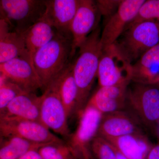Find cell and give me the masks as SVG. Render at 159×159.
<instances>
[{
    "instance_id": "cell-11",
    "label": "cell",
    "mask_w": 159,
    "mask_h": 159,
    "mask_svg": "<svg viewBox=\"0 0 159 159\" xmlns=\"http://www.w3.org/2000/svg\"><path fill=\"white\" fill-rule=\"evenodd\" d=\"M100 16L95 1L80 0L70 27L72 57L89 34L99 27Z\"/></svg>"
},
{
    "instance_id": "cell-13",
    "label": "cell",
    "mask_w": 159,
    "mask_h": 159,
    "mask_svg": "<svg viewBox=\"0 0 159 159\" xmlns=\"http://www.w3.org/2000/svg\"><path fill=\"white\" fill-rule=\"evenodd\" d=\"M140 123L136 117L127 110L103 114L97 135L108 139L142 134Z\"/></svg>"
},
{
    "instance_id": "cell-12",
    "label": "cell",
    "mask_w": 159,
    "mask_h": 159,
    "mask_svg": "<svg viewBox=\"0 0 159 159\" xmlns=\"http://www.w3.org/2000/svg\"><path fill=\"white\" fill-rule=\"evenodd\" d=\"M0 73L23 91L34 93L42 86L29 54L0 64Z\"/></svg>"
},
{
    "instance_id": "cell-19",
    "label": "cell",
    "mask_w": 159,
    "mask_h": 159,
    "mask_svg": "<svg viewBox=\"0 0 159 159\" xmlns=\"http://www.w3.org/2000/svg\"><path fill=\"white\" fill-rule=\"evenodd\" d=\"M56 32L51 24L43 17L22 34L31 61L35 52L51 40Z\"/></svg>"
},
{
    "instance_id": "cell-15",
    "label": "cell",
    "mask_w": 159,
    "mask_h": 159,
    "mask_svg": "<svg viewBox=\"0 0 159 159\" xmlns=\"http://www.w3.org/2000/svg\"><path fill=\"white\" fill-rule=\"evenodd\" d=\"M129 83L99 87L89 99L87 104L102 114L125 110L126 91Z\"/></svg>"
},
{
    "instance_id": "cell-22",
    "label": "cell",
    "mask_w": 159,
    "mask_h": 159,
    "mask_svg": "<svg viewBox=\"0 0 159 159\" xmlns=\"http://www.w3.org/2000/svg\"><path fill=\"white\" fill-rule=\"evenodd\" d=\"M45 145L12 137L0 148V159H19L30 151L38 150Z\"/></svg>"
},
{
    "instance_id": "cell-23",
    "label": "cell",
    "mask_w": 159,
    "mask_h": 159,
    "mask_svg": "<svg viewBox=\"0 0 159 159\" xmlns=\"http://www.w3.org/2000/svg\"><path fill=\"white\" fill-rule=\"evenodd\" d=\"M38 151L43 159H82L64 142L46 144Z\"/></svg>"
},
{
    "instance_id": "cell-33",
    "label": "cell",
    "mask_w": 159,
    "mask_h": 159,
    "mask_svg": "<svg viewBox=\"0 0 159 159\" xmlns=\"http://www.w3.org/2000/svg\"><path fill=\"white\" fill-rule=\"evenodd\" d=\"M0 14L2 15V12H1V9H0ZM2 17H3V16H2ZM0 17L2 18V16H0Z\"/></svg>"
},
{
    "instance_id": "cell-8",
    "label": "cell",
    "mask_w": 159,
    "mask_h": 159,
    "mask_svg": "<svg viewBox=\"0 0 159 159\" xmlns=\"http://www.w3.org/2000/svg\"><path fill=\"white\" fill-rule=\"evenodd\" d=\"M103 114L88 104L77 116V129L70 135L68 144L82 159H90V145L98 133Z\"/></svg>"
},
{
    "instance_id": "cell-3",
    "label": "cell",
    "mask_w": 159,
    "mask_h": 159,
    "mask_svg": "<svg viewBox=\"0 0 159 159\" xmlns=\"http://www.w3.org/2000/svg\"><path fill=\"white\" fill-rule=\"evenodd\" d=\"M130 64L159 44V21L144 20L129 25L114 43Z\"/></svg>"
},
{
    "instance_id": "cell-35",
    "label": "cell",
    "mask_w": 159,
    "mask_h": 159,
    "mask_svg": "<svg viewBox=\"0 0 159 159\" xmlns=\"http://www.w3.org/2000/svg\"><path fill=\"white\" fill-rule=\"evenodd\" d=\"M1 84H1V80H0V85H1Z\"/></svg>"
},
{
    "instance_id": "cell-26",
    "label": "cell",
    "mask_w": 159,
    "mask_h": 159,
    "mask_svg": "<svg viewBox=\"0 0 159 159\" xmlns=\"http://www.w3.org/2000/svg\"><path fill=\"white\" fill-rule=\"evenodd\" d=\"M23 91L15 84L0 85V109L6 108L15 97Z\"/></svg>"
},
{
    "instance_id": "cell-2",
    "label": "cell",
    "mask_w": 159,
    "mask_h": 159,
    "mask_svg": "<svg viewBox=\"0 0 159 159\" xmlns=\"http://www.w3.org/2000/svg\"><path fill=\"white\" fill-rule=\"evenodd\" d=\"M72 50L71 35L56 32L51 40L35 52L32 62L42 89L45 90L71 63Z\"/></svg>"
},
{
    "instance_id": "cell-25",
    "label": "cell",
    "mask_w": 159,
    "mask_h": 159,
    "mask_svg": "<svg viewBox=\"0 0 159 159\" xmlns=\"http://www.w3.org/2000/svg\"><path fill=\"white\" fill-rule=\"evenodd\" d=\"M144 20L159 21V0H145L130 24Z\"/></svg>"
},
{
    "instance_id": "cell-34",
    "label": "cell",
    "mask_w": 159,
    "mask_h": 159,
    "mask_svg": "<svg viewBox=\"0 0 159 159\" xmlns=\"http://www.w3.org/2000/svg\"><path fill=\"white\" fill-rule=\"evenodd\" d=\"M158 131H159V120L158 121Z\"/></svg>"
},
{
    "instance_id": "cell-9",
    "label": "cell",
    "mask_w": 159,
    "mask_h": 159,
    "mask_svg": "<svg viewBox=\"0 0 159 159\" xmlns=\"http://www.w3.org/2000/svg\"><path fill=\"white\" fill-rule=\"evenodd\" d=\"M0 132L40 144L64 142L41 122L12 117H7L0 121Z\"/></svg>"
},
{
    "instance_id": "cell-1",
    "label": "cell",
    "mask_w": 159,
    "mask_h": 159,
    "mask_svg": "<svg viewBox=\"0 0 159 159\" xmlns=\"http://www.w3.org/2000/svg\"><path fill=\"white\" fill-rule=\"evenodd\" d=\"M100 35L99 26L89 34L80 48L77 58L72 63L73 75L78 91L77 115L86 105L97 77L102 51Z\"/></svg>"
},
{
    "instance_id": "cell-27",
    "label": "cell",
    "mask_w": 159,
    "mask_h": 159,
    "mask_svg": "<svg viewBox=\"0 0 159 159\" xmlns=\"http://www.w3.org/2000/svg\"><path fill=\"white\" fill-rule=\"evenodd\" d=\"M121 1V0H99L95 2L100 14L108 19L117 11Z\"/></svg>"
},
{
    "instance_id": "cell-29",
    "label": "cell",
    "mask_w": 159,
    "mask_h": 159,
    "mask_svg": "<svg viewBox=\"0 0 159 159\" xmlns=\"http://www.w3.org/2000/svg\"><path fill=\"white\" fill-rule=\"evenodd\" d=\"M147 159H159V145L151 148Z\"/></svg>"
},
{
    "instance_id": "cell-28",
    "label": "cell",
    "mask_w": 159,
    "mask_h": 159,
    "mask_svg": "<svg viewBox=\"0 0 159 159\" xmlns=\"http://www.w3.org/2000/svg\"><path fill=\"white\" fill-rule=\"evenodd\" d=\"M19 159H43L38 150L30 151Z\"/></svg>"
},
{
    "instance_id": "cell-6",
    "label": "cell",
    "mask_w": 159,
    "mask_h": 159,
    "mask_svg": "<svg viewBox=\"0 0 159 159\" xmlns=\"http://www.w3.org/2000/svg\"><path fill=\"white\" fill-rule=\"evenodd\" d=\"M131 74V65L114 44L102 49L97 73L99 87L129 83Z\"/></svg>"
},
{
    "instance_id": "cell-7",
    "label": "cell",
    "mask_w": 159,
    "mask_h": 159,
    "mask_svg": "<svg viewBox=\"0 0 159 159\" xmlns=\"http://www.w3.org/2000/svg\"><path fill=\"white\" fill-rule=\"evenodd\" d=\"M68 120L55 80L41 96L40 122L55 134L69 138L70 134Z\"/></svg>"
},
{
    "instance_id": "cell-20",
    "label": "cell",
    "mask_w": 159,
    "mask_h": 159,
    "mask_svg": "<svg viewBox=\"0 0 159 159\" xmlns=\"http://www.w3.org/2000/svg\"><path fill=\"white\" fill-rule=\"evenodd\" d=\"M61 99L65 109L68 119L76 114L78 88L73 75L72 63L56 80Z\"/></svg>"
},
{
    "instance_id": "cell-32",
    "label": "cell",
    "mask_w": 159,
    "mask_h": 159,
    "mask_svg": "<svg viewBox=\"0 0 159 159\" xmlns=\"http://www.w3.org/2000/svg\"><path fill=\"white\" fill-rule=\"evenodd\" d=\"M10 32L9 30H3L0 31V40L4 38Z\"/></svg>"
},
{
    "instance_id": "cell-21",
    "label": "cell",
    "mask_w": 159,
    "mask_h": 159,
    "mask_svg": "<svg viewBox=\"0 0 159 159\" xmlns=\"http://www.w3.org/2000/svg\"><path fill=\"white\" fill-rule=\"evenodd\" d=\"M29 54L22 34L10 31L0 40V64Z\"/></svg>"
},
{
    "instance_id": "cell-10",
    "label": "cell",
    "mask_w": 159,
    "mask_h": 159,
    "mask_svg": "<svg viewBox=\"0 0 159 159\" xmlns=\"http://www.w3.org/2000/svg\"><path fill=\"white\" fill-rule=\"evenodd\" d=\"M145 0H122L119 8L105 23L100 35L102 49L113 44L136 17Z\"/></svg>"
},
{
    "instance_id": "cell-30",
    "label": "cell",
    "mask_w": 159,
    "mask_h": 159,
    "mask_svg": "<svg viewBox=\"0 0 159 159\" xmlns=\"http://www.w3.org/2000/svg\"><path fill=\"white\" fill-rule=\"evenodd\" d=\"M10 26L7 21L3 18L0 17V31L3 30H9Z\"/></svg>"
},
{
    "instance_id": "cell-16",
    "label": "cell",
    "mask_w": 159,
    "mask_h": 159,
    "mask_svg": "<svg viewBox=\"0 0 159 159\" xmlns=\"http://www.w3.org/2000/svg\"><path fill=\"white\" fill-rule=\"evenodd\" d=\"M132 66L131 80L145 84L159 83V44Z\"/></svg>"
},
{
    "instance_id": "cell-17",
    "label": "cell",
    "mask_w": 159,
    "mask_h": 159,
    "mask_svg": "<svg viewBox=\"0 0 159 159\" xmlns=\"http://www.w3.org/2000/svg\"><path fill=\"white\" fill-rule=\"evenodd\" d=\"M41 96L23 92L12 99L6 107L9 117L40 122Z\"/></svg>"
},
{
    "instance_id": "cell-18",
    "label": "cell",
    "mask_w": 159,
    "mask_h": 159,
    "mask_svg": "<svg viewBox=\"0 0 159 159\" xmlns=\"http://www.w3.org/2000/svg\"><path fill=\"white\" fill-rule=\"evenodd\" d=\"M105 139L128 159H147L152 148L142 134Z\"/></svg>"
},
{
    "instance_id": "cell-24",
    "label": "cell",
    "mask_w": 159,
    "mask_h": 159,
    "mask_svg": "<svg viewBox=\"0 0 159 159\" xmlns=\"http://www.w3.org/2000/svg\"><path fill=\"white\" fill-rule=\"evenodd\" d=\"M89 150L91 157L93 156L95 159H117L112 145L97 135L91 142Z\"/></svg>"
},
{
    "instance_id": "cell-14",
    "label": "cell",
    "mask_w": 159,
    "mask_h": 159,
    "mask_svg": "<svg viewBox=\"0 0 159 159\" xmlns=\"http://www.w3.org/2000/svg\"><path fill=\"white\" fill-rule=\"evenodd\" d=\"M80 0H45L44 18L60 34L71 35L70 27Z\"/></svg>"
},
{
    "instance_id": "cell-5",
    "label": "cell",
    "mask_w": 159,
    "mask_h": 159,
    "mask_svg": "<svg viewBox=\"0 0 159 159\" xmlns=\"http://www.w3.org/2000/svg\"><path fill=\"white\" fill-rule=\"evenodd\" d=\"M45 0H1L3 18L14 26V31L22 34L42 18L46 11Z\"/></svg>"
},
{
    "instance_id": "cell-4",
    "label": "cell",
    "mask_w": 159,
    "mask_h": 159,
    "mask_svg": "<svg viewBox=\"0 0 159 159\" xmlns=\"http://www.w3.org/2000/svg\"><path fill=\"white\" fill-rule=\"evenodd\" d=\"M126 110L140 122L152 125L159 120V83L145 84L131 81L127 87Z\"/></svg>"
},
{
    "instance_id": "cell-31",
    "label": "cell",
    "mask_w": 159,
    "mask_h": 159,
    "mask_svg": "<svg viewBox=\"0 0 159 159\" xmlns=\"http://www.w3.org/2000/svg\"><path fill=\"white\" fill-rule=\"evenodd\" d=\"M113 147L114 150H115V152H116L117 159H128L127 158H126V157L124 156L123 154H122L121 152H119V151L116 149V148H115L113 146Z\"/></svg>"
}]
</instances>
